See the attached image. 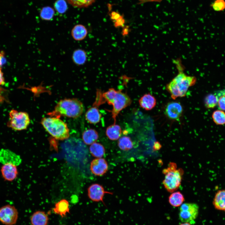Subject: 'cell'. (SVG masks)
Wrapping results in <instances>:
<instances>
[{
    "label": "cell",
    "mask_w": 225,
    "mask_h": 225,
    "mask_svg": "<svg viewBox=\"0 0 225 225\" xmlns=\"http://www.w3.org/2000/svg\"><path fill=\"white\" fill-rule=\"evenodd\" d=\"M108 165L106 160L102 158H96L91 162L90 169L94 175L101 176L108 171Z\"/></svg>",
    "instance_id": "cell-11"
},
{
    "label": "cell",
    "mask_w": 225,
    "mask_h": 225,
    "mask_svg": "<svg viewBox=\"0 0 225 225\" xmlns=\"http://www.w3.org/2000/svg\"><path fill=\"white\" fill-rule=\"evenodd\" d=\"M41 123L45 129L55 139L63 140L69 137V130L67 124L59 118H44Z\"/></svg>",
    "instance_id": "cell-5"
},
{
    "label": "cell",
    "mask_w": 225,
    "mask_h": 225,
    "mask_svg": "<svg viewBox=\"0 0 225 225\" xmlns=\"http://www.w3.org/2000/svg\"><path fill=\"white\" fill-rule=\"evenodd\" d=\"M118 145L120 149L124 151L131 149L133 146V142L131 138L126 136L120 138L118 139Z\"/></svg>",
    "instance_id": "cell-25"
},
{
    "label": "cell",
    "mask_w": 225,
    "mask_h": 225,
    "mask_svg": "<svg viewBox=\"0 0 225 225\" xmlns=\"http://www.w3.org/2000/svg\"><path fill=\"white\" fill-rule=\"evenodd\" d=\"M88 196L94 202H102L104 204V196L105 194H112V192L106 191L102 185L97 183L90 185L88 189Z\"/></svg>",
    "instance_id": "cell-9"
},
{
    "label": "cell",
    "mask_w": 225,
    "mask_h": 225,
    "mask_svg": "<svg viewBox=\"0 0 225 225\" xmlns=\"http://www.w3.org/2000/svg\"><path fill=\"white\" fill-rule=\"evenodd\" d=\"M179 225H192L191 223L189 222H182Z\"/></svg>",
    "instance_id": "cell-40"
},
{
    "label": "cell",
    "mask_w": 225,
    "mask_h": 225,
    "mask_svg": "<svg viewBox=\"0 0 225 225\" xmlns=\"http://www.w3.org/2000/svg\"><path fill=\"white\" fill-rule=\"evenodd\" d=\"M217 99L218 108L225 111V89L218 91L215 93Z\"/></svg>",
    "instance_id": "cell-28"
},
{
    "label": "cell",
    "mask_w": 225,
    "mask_h": 225,
    "mask_svg": "<svg viewBox=\"0 0 225 225\" xmlns=\"http://www.w3.org/2000/svg\"><path fill=\"white\" fill-rule=\"evenodd\" d=\"M83 109L82 103L77 99H64L58 102L54 110L49 114L52 117L58 118L63 116L76 118L82 115Z\"/></svg>",
    "instance_id": "cell-3"
},
{
    "label": "cell",
    "mask_w": 225,
    "mask_h": 225,
    "mask_svg": "<svg viewBox=\"0 0 225 225\" xmlns=\"http://www.w3.org/2000/svg\"><path fill=\"white\" fill-rule=\"evenodd\" d=\"M88 33L87 29L85 26L80 24L75 25L71 32L72 38L77 41L83 40L86 37Z\"/></svg>",
    "instance_id": "cell-16"
},
{
    "label": "cell",
    "mask_w": 225,
    "mask_h": 225,
    "mask_svg": "<svg viewBox=\"0 0 225 225\" xmlns=\"http://www.w3.org/2000/svg\"><path fill=\"white\" fill-rule=\"evenodd\" d=\"M21 162L20 156L10 150L3 149L0 150V162L2 164L10 163L17 166Z\"/></svg>",
    "instance_id": "cell-13"
},
{
    "label": "cell",
    "mask_w": 225,
    "mask_h": 225,
    "mask_svg": "<svg viewBox=\"0 0 225 225\" xmlns=\"http://www.w3.org/2000/svg\"><path fill=\"white\" fill-rule=\"evenodd\" d=\"M183 108L181 104L178 102L172 101L168 103L165 108L166 116L170 119L178 120L182 116Z\"/></svg>",
    "instance_id": "cell-10"
},
{
    "label": "cell",
    "mask_w": 225,
    "mask_h": 225,
    "mask_svg": "<svg viewBox=\"0 0 225 225\" xmlns=\"http://www.w3.org/2000/svg\"><path fill=\"white\" fill-rule=\"evenodd\" d=\"M30 123V119L27 112H19L14 109L10 111L7 125L13 130L21 131L26 129Z\"/></svg>",
    "instance_id": "cell-6"
},
{
    "label": "cell",
    "mask_w": 225,
    "mask_h": 225,
    "mask_svg": "<svg viewBox=\"0 0 225 225\" xmlns=\"http://www.w3.org/2000/svg\"><path fill=\"white\" fill-rule=\"evenodd\" d=\"M98 138V132L93 129H89L85 131L82 134L83 142L87 145H91L96 142Z\"/></svg>",
    "instance_id": "cell-21"
},
{
    "label": "cell",
    "mask_w": 225,
    "mask_h": 225,
    "mask_svg": "<svg viewBox=\"0 0 225 225\" xmlns=\"http://www.w3.org/2000/svg\"><path fill=\"white\" fill-rule=\"evenodd\" d=\"M177 65L179 70L178 73L166 87L173 99L185 97L189 88L194 85L196 81L195 77L187 75L181 70L178 63Z\"/></svg>",
    "instance_id": "cell-1"
},
{
    "label": "cell",
    "mask_w": 225,
    "mask_h": 225,
    "mask_svg": "<svg viewBox=\"0 0 225 225\" xmlns=\"http://www.w3.org/2000/svg\"><path fill=\"white\" fill-rule=\"evenodd\" d=\"M212 204L216 209L225 211V189L219 190L216 192Z\"/></svg>",
    "instance_id": "cell-15"
},
{
    "label": "cell",
    "mask_w": 225,
    "mask_h": 225,
    "mask_svg": "<svg viewBox=\"0 0 225 225\" xmlns=\"http://www.w3.org/2000/svg\"><path fill=\"white\" fill-rule=\"evenodd\" d=\"M55 10L60 13H63L67 10L68 6L65 0H57L54 4Z\"/></svg>",
    "instance_id": "cell-31"
},
{
    "label": "cell",
    "mask_w": 225,
    "mask_h": 225,
    "mask_svg": "<svg viewBox=\"0 0 225 225\" xmlns=\"http://www.w3.org/2000/svg\"><path fill=\"white\" fill-rule=\"evenodd\" d=\"M138 102L140 106L147 111L153 109L157 104L155 97L149 93L145 94L142 96Z\"/></svg>",
    "instance_id": "cell-14"
},
{
    "label": "cell",
    "mask_w": 225,
    "mask_h": 225,
    "mask_svg": "<svg viewBox=\"0 0 225 225\" xmlns=\"http://www.w3.org/2000/svg\"><path fill=\"white\" fill-rule=\"evenodd\" d=\"M204 104L208 108H212L217 105V99L214 94H210L206 97L204 99Z\"/></svg>",
    "instance_id": "cell-30"
},
{
    "label": "cell",
    "mask_w": 225,
    "mask_h": 225,
    "mask_svg": "<svg viewBox=\"0 0 225 225\" xmlns=\"http://www.w3.org/2000/svg\"><path fill=\"white\" fill-rule=\"evenodd\" d=\"M89 151L92 155L96 158H102L105 152V149L103 145L96 142L91 145Z\"/></svg>",
    "instance_id": "cell-24"
},
{
    "label": "cell",
    "mask_w": 225,
    "mask_h": 225,
    "mask_svg": "<svg viewBox=\"0 0 225 225\" xmlns=\"http://www.w3.org/2000/svg\"><path fill=\"white\" fill-rule=\"evenodd\" d=\"M73 62L78 66L83 65L87 60V55L84 50L78 49L75 50L72 55Z\"/></svg>",
    "instance_id": "cell-20"
},
{
    "label": "cell",
    "mask_w": 225,
    "mask_h": 225,
    "mask_svg": "<svg viewBox=\"0 0 225 225\" xmlns=\"http://www.w3.org/2000/svg\"><path fill=\"white\" fill-rule=\"evenodd\" d=\"M122 129L118 125L113 123L107 127L106 134L110 140L115 141L118 140L122 134Z\"/></svg>",
    "instance_id": "cell-18"
},
{
    "label": "cell",
    "mask_w": 225,
    "mask_h": 225,
    "mask_svg": "<svg viewBox=\"0 0 225 225\" xmlns=\"http://www.w3.org/2000/svg\"><path fill=\"white\" fill-rule=\"evenodd\" d=\"M99 92V100L103 99L102 103V102L103 103L107 102L108 104L112 105V109L111 112L114 123H115L116 118L119 113L130 105L132 100L126 93L122 92L120 90H116L112 88L102 93L100 92Z\"/></svg>",
    "instance_id": "cell-2"
},
{
    "label": "cell",
    "mask_w": 225,
    "mask_h": 225,
    "mask_svg": "<svg viewBox=\"0 0 225 225\" xmlns=\"http://www.w3.org/2000/svg\"><path fill=\"white\" fill-rule=\"evenodd\" d=\"M5 83L4 79L3 76V74L2 72L1 69L0 68V86L3 85Z\"/></svg>",
    "instance_id": "cell-37"
},
{
    "label": "cell",
    "mask_w": 225,
    "mask_h": 225,
    "mask_svg": "<svg viewBox=\"0 0 225 225\" xmlns=\"http://www.w3.org/2000/svg\"><path fill=\"white\" fill-rule=\"evenodd\" d=\"M6 59L4 56V53L3 52H0V68L6 62Z\"/></svg>",
    "instance_id": "cell-35"
},
{
    "label": "cell",
    "mask_w": 225,
    "mask_h": 225,
    "mask_svg": "<svg viewBox=\"0 0 225 225\" xmlns=\"http://www.w3.org/2000/svg\"><path fill=\"white\" fill-rule=\"evenodd\" d=\"M96 0H67L74 7L78 8H86L94 3Z\"/></svg>",
    "instance_id": "cell-27"
},
{
    "label": "cell",
    "mask_w": 225,
    "mask_h": 225,
    "mask_svg": "<svg viewBox=\"0 0 225 225\" xmlns=\"http://www.w3.org/2000/svg\"><path fill=\"white\" fill-rule=\"evenodd\" d=\"M101 115L99 109L94 106L89 108L86 112L85 118L90 123L96 124L99 122Z\"/></svg>",
    "instance_id": "cell-17"
},
{
    "label": "cell",
    "mask_w": 225,
    "mask_h": 225,
    "mask_svg": "<svg viewBox=\"0 0 225 225\" xmlns=\"http://www.w3.org/2000/svg\"><path fill=\"white\" fill-rule=\"evenodd\" d=\"M213 119L214 122L218 125L225 124V113L222 110H216L212 115Z\"/></svg>",
    "instance_id": "cell-29"
},
{
    "label": "cell",
    "mask_w": 225,
    "mask_h": 225,
    "mask_svg": "<svg viewBox=\"0 0 225 225\" xmlns=\"http://www.w3.org/2000/svg\"><path fill=\"white\" fill-rule=\"evenodd\" d=\"M212 6L215 10L222 11L225 8V1L224 0H216Z\"/></svg>",
    "instance_id": "cell-32"
},
{
    "label": "cell",
    "mask_w": 225,
    "mask_h": 225,
    "mask_svg": "<svg viewBox=\"0 0 225 225\" xmlns=\"http://www.w3.org/2000/svg\"><path fill=\"white\" fill-rule=\"evenodd\" d=\"M3 92L4 90L0 87V102H2L5 100V97L3 95Z\"/></svg>",
    "instance_id": "cell-36"
},
{
    "label": "cell",
    "mask_w": 225,
    "mask_h": 225,
    "mask_svg": "<svg viewBox=\"0 0 225 225\" xmlns=\"http://www.w3.org/2000/svg\"><path fill=\"white\" fill-rule=\"evenodd\" d=\"M162 146L160 142L158 141L155 142L153 146V150L154 151H157L160 149Z\"/></svg>",
    "instance_id": "cell-34"
},
{
    "label": "cell",
    "mask_w": 225,
    "mask_h": 225,
    "mask_svg": "<svg viewBox=\"0 0 225 225\" xmlns=\"http://www.w3.org/2000/svg\"><path fill=\"white\" fill-rule=\"evenodd\" d=\"M185 200L184 196L180 191H175L172 192L168 197V202L173 207L180 206Z\"/></svg>",
    "instance_id": "cell-22"
},
{
    "label": "cell",
    "mask_w": 225,
    "mask_h": 225,
    "mask_svg": "<svg viewBox=\"0 0 225 225\" xmlns=\"http://www.w3.org/2000/svg\"><path fill=\"white\" fill-rule=\"evenodd\" d=\"M114 25L116 27H122L125 22V20L122 16L119 19L114 22Z\"/></svg>",
    "instance_id": "cell-33"
},
{
    "label": "cell",
    "mask_w": 225,
    "mask_h": 225,
    "mask_svg": "<svg viewBox=\"0 0 225 225\" xmlns=\"http://www.w3.org/2000/svg\"><path fill=\"white\" fill-rule=\"evenodd\" d=\"M53 211L56 213L60 215L62 217L69 212V203L66 199H62L56 203Z\"/></svg>",
    "instance_id": "cell-23"
},
{
    "label": "cell",
    "mask_w": 225,
    "mask_h": 225,
    "mask_svg": "<svg viewBox=\"0 0 225 225\" xmlns=\"http://www.w3.org/2000/svg\"><path fill=\"white\" fill-rule=\"evenodd\" d=\"M48 221L47 215L45 212L41 211L35 212L31 218L32 225H47Z\"/></svg>",
    "instance_id": "cell-19"
},
{
    "label": "cell",
    "mask_w": 225,
    "mask_h": 225,
    "mask_svg": "<svg viewBox=\"0 0 225 225\" xmlns=\"http://www.w3.org/2000/svg\"><path fill=\"white\" fill-rule=\"evenodd\" d=\"M199 213V207L194 203H183L180 206L179 218L182 222H190L195 220Z\"/></svg>",
    "instance_id": "cell-7"
},
{
    "label": "cell",
    "mask_w": 225,
    "mask_h": 225,
    "mask_svg": "<svg viewBox=\"0 0 225 225\" xmlns=\"http://www.w3.org/2000/svg\"><path fill=\"white\" fill-rule=\"evenodd\" d=\"M1 172L5 180L11 182L17 178L18 174L17 166L10 163L3 164L1 168Z\"/></svg>",
    "instance_id": "cell-12"
},
{
    "label": "cell",
    "mask_w": 225,
    "mask_h": 225,
    "mask_svg": "<svg viewBox=\"0 0 225 225\" xmlns=\"http://www.w3.org/2000/svg\"><path fill=\"white\" fill-rule=\"evenodd\" d=\"M18 212L15 207L6 205L0 208V222L5 225H14L17 221Z\"/></svg>",
    "instance_id": "cell-8"
},
{
    "label": "cell",
    "mask_w": 225,
    "mask_h": 225,
    "mask_svg": "<svg viewBox=\"0 0 225 225\" xmlns=\"http://www.w3.org/2000/svg\"><path fill=\"white\" fill-rule=\"evenodd\" d=\"M55 12L52 8L47 6L42 8L40 12L41 18L45 20H50L52 19L54 15Z\"/></svg>",
    "instance_id": "cell-26"
},
{
    "label": "cell",
    "mask_w": 225,
    "mask_h": 225,
    "mask_svg": "<svg viewBox=\"0 0 225 225\" xmlns=\"http://www.w3.org/2000/svg\"><path fill=\"white\" fill-rule=\"evenodd\" d=\"M162 172L165 175L162 184L166 190L171 193L176 191L182 182L184 172L182 169L178 168L175 162H170Z\"/></svg>",
    "instance_id": "cell-4"
},
{
    "label": "cell",
    "mask_w": 225,
    "mask_h": 225,
    "mask_svg": "<svg viewBox=\"0 0 225 225\" xmlns=\"http://www.w3.org/2000/svg\"><path fill=\"white\" fill-rule=\"evenodd\" d=\"M157 0H139L140 3L145 2H148L155 1Z\"/></svg>",
    "instance_id": "cell-39"
},
{
    "label": "cell",
    "mask_w": 225,
    "mask_h": 225,
    "mask_svg": "<svg viewBox=\"0 0 225 225\" xmlns=\"http://www.w3.org/2000/svg\"><path fill=\"white\" fill-rule=\"evenodd\" d=\"M129 29L128 28H125L122 31V35H126L128 33Z\"/></svg>",
    "instance_id": "cell-38"
}]
</instances>
